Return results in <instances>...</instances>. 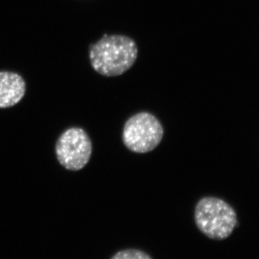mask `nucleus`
I'll list each match as a JSON object with an SVG mask.
<instances>
[{
  "label": "nucleus",
  "instance_id": "nucleus-2",
  "mask_svg": "<svg viewBox=\"0 0 259 259\" xmlns=\"http://www.w3.org/2000/svg\"><path fill=\"white\" fill-rule=\"evenodd\" d=\"M197 227L205 236L214 240L226 239L237 227L234 209L222 199L205 197L195 208Z\"/></svg>",
  "mask_w": 259,
  "mask_h": 259
},
{
  "label": "nucleus",
  "instance_id": "nucleus-6",
  "mask_svg": "<svg viewBox=\"0 0 259 259\" xmlns=\"http://www.w3.org/2000/svg\"><path fill=\"white\" fill-rule=\"evenodd\" d=\"M111 259H152L149 255L139 249H125L118 252Z\"/></svg>",
  "mask_w": 259,
  "mask_h": 259
},
{
  "label": "nucleus",
  "instance_id": "nucleus-4",
  "mask_svg": "<svg viewBox=\"0 0 259 259\" xmlns=\"http://www.w3.org/2000/svg\"><path fill=\"white\" fill-rule=\"evenodd\" d=\"M55 152L58 162L64 168L79 171L90 162L93 152L92 142L82 128H68L57 141Z\"/></svg>",
  "mask_w": 259,
  "mask_h": 259
},
{
  "label": "nucleus",
  "instance_id": "nucleus-3",
  "mask_svg": "<svg viewBox=\"0 0 259 259\" xmlns=\"http://www.w3.org/2000/svg\"><path fill=\"white\" fill-rule=\"evenodd\" d=\"M164 131L155 115L140 112L128 119L123 128L122 141L125 147L136 153H147L162 142Z\"/></svg>",
  "mask_w": 259,
  "mask_h": 259
},
{
  "label": "nucleus",
  "instance_id": "nucleus-5",
  "mask_svg": "<svg viewBox=\"0 0 259 259\" xmlns=\"http://www.w3.org/2000/svg\"><path fill=\"white\" fill-rule=\"evenodd\" d=\"M26 92L24 78L16 72H0V109L13 107L20 102Z\"/></svg>",
  "mask_w": 259,
  "mask_h": 259
},
{
  "label": "nucleus",
  "instance_id": "nucleus-1",
  "mask_svg": "<svg viewBox=\"0 0 259 259\" xmlns=\"http://www.w3.org/2000/svg\"><path fill=\"white\" fill-rule=\"evenodd\" d=\"M138 56L137 43L122 35L105 34L90 48V60L95 71L105 77H116L127 72Z\"/></svg>",
  "mask_w": 259,
  "mask_h": 259
}]
</instances>
